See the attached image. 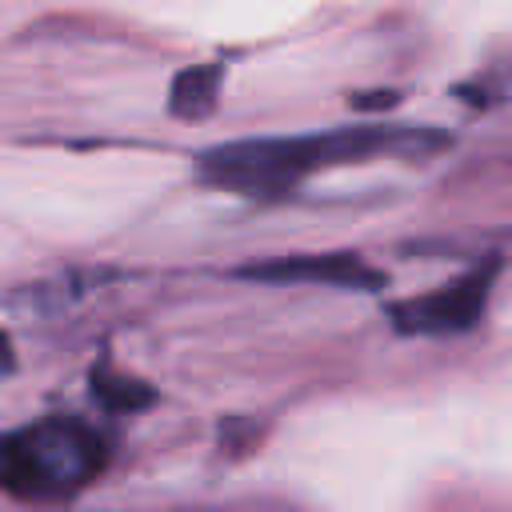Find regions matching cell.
Returning <instances> with one entry per match:
<instances>
[{"label":"cell","instance_id":"52a82bcc","mask_svg":"<svg viewBox=\"0 0 512 512\" xmlns=\"http://www.w3.org/2000/svg\"><path fill=\"white\" fill-rule=\"evenodd\" d=\"M8 368H12V352H8V340L0 336V376H4Z\"/></svg>","mask_w":512,"mask_h":512},{"label":"cell","instance_id":"8992f818","mask_svg":"<svg viewBox=\"0 0 512 512\" xmlns=\"http://www.w3.org/2000/svg\"><path fill=\"white\" fill-rule=\"evenodd\" d=\"M92 388H96V396L108 404V408H140V404H148V388L144 384H136V380H128V376H108V372H96L92 376Z\"/></svg>","mask_w":512,"mask_h":512},{"label":"cell","instance_id":"6da1fadb","mask_svg":"<svg viewBox=\"0 0 512 512\" xmlns=\"http://www.w3.org/2000/svg\"><path fill=\"white\" fill-rule=\"evenodd\" d=\"M436 132H404V128H340V132H316V136H288V140H236L208 148L200 156V172L232 192L244 196H272L288 192L308 172L332 168V164H360L380 152H404V148H436Z\"/></svg>","mask_w":512,"mask_h":512},{"label":"cell","instance_id":"277c9868","mask_svg":"<svg viewBox=\"0 0 512 512\" xmlns=\"http://www.w3.org/2000/svg\"><path fill=\"white\" fill-rule=\"evenodd\" d=\"M248 276L256 280H320V284H340V288H376L384 284L380 272H372L368 264H360L356 256H292V260H276V264H260L248 268Z\"/></svg>","mask_w":512,"mask_h":512},{"label":"cell","instance_id":"7a4b0ae2","mask_svg":"<svg viewBox=\"0 0 512 512\" xmlns=\"http://www.w3.org/2000/svg\"><path fill=\"white\" fill-rule=\"evenodd\" d=\"M108 444L76 416H44L0 440V488L16 500H68L100 476Z\"/></svg>","mask_w":512,"mask_h":512},{"label":"cell","instance_id":"3957f363","mask_svg":"<svg viewBox=\"0 0 512 512\" xmlns=\"http://www.w3.org/2000/svg\"><path fill=\"white\" fill-rule=\"evenodd\" d=\"M496 268H476L452 284H440L428 296H412L392 308V324L408 336H456L480 324L492 296Z\"/></svg>","mask_w":512,"mask_h":512},{"label":"cell","instance_id":"5b68a950","mask_svg":"<svg viewBox=\"0 0 512 512\" xmlns=\"http://www.w3.org/2000/svg\"><path fill=\"white\" fill-rule=\"evenodd\" d=\"M220 84H224V68L220 64H192L172 80V96L168 108L184 120H200L216 108L220 100Z\"/></svg>","mask_w":512,"mask_h":512}]
</instances>
